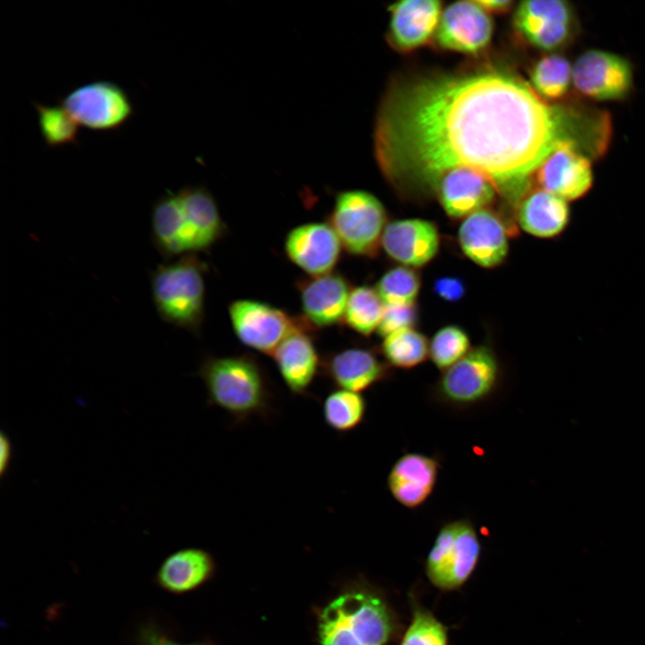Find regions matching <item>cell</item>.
<instances>
[{"instance_id":"obj_18","label":"cell","mask_w":645,"mask_h":645,"mask_svg":"<svg viewBox=\"0 0 645 645\" xmlns=\"http://www.w3.org/2000/svg\"><path fill=\"white\" fill-rule=\"evenodd\" d=\"M304 318L314 327H329L343 320L349 285L340 273L306 278L297 282Z\"/></svg>"},{"instance_id":"obj_31","label":"cell","mask_w":645,"mask_h":645,"mask_svg":"<svg viewBox=\"0 0 645 645\" xmlns=\"http://www.w3.org/2000/svg\"><path fill=\"white\" fill-rule=\"evenodd\" d=\"M37 111L38 124L45 144L59 148L77 144L78 124L63 106L32 103Z\"/></svg>"},{"instance_id":"obj_34","label":"cell","mask_w":645,"mask_h":645,"mask_svg":"<svg viewBox=\"0 0 645 645\" xmlns=\"http://www.w3.org/2000/svg\"><path fill=\"white\" fill-rule=\"evenodd\" d=\"M411 621L399 645H449L448 628L434 614L411 600Z\"/></svg>"},{"instance_id":"obj_13","label":"cell","mask_w":645,"mask_h":645,"mask_svg":"<svg viewBox=\"0 0 645 645\" xmlns=\"http://www.w3.org/2000/svg\"><path fill=\"white\" fill-rule=\"evenodd\" d=\"M341 245L331 224L324 222L296 227L285 240L288 259L311 277L331 273L340 260Z\"/></svg>"},{"instance_id":"obj_12","label":"cell","mask_w":645,"mask_h":645,"mask_svg":"<svg viewBox=\"0 0 645 645\" xmlns=\"http://www.w3.org/2000/svg\"><path fill=\"white\" fill-rule=\"evenodd\" d=\"M536 173L543 190L567 202L583 197L594 179L589 158L566 141L555 146Z\"/></svg>"},{"instance_id":"obj_29","label":"cell","mask_w":645,"mask_h":645,"mask_svg":"<svg viewBox=\"0 0 645 645\" xmlns=\"http://www.w3.org/2000/svg\"><path fill=\"white\" fill-rule=\"evenodd\" d=\"M382 352L390 365L410 369L426 361L429 342L421 332L407 328L384 337Z\"/></svg>"},{"instance_id":"obj_17","label":"cell","mask_w":645,"mask_h":645,"mask_svg":"<svg viewBox=\"0 0 645 645\" xmlns=\"http://www.w3.org/2000/svg\"><path fill=\"white\" fill-rule=\"evenodd\" d=\"M381 245L393 260L408 267H421L437 254L440 235L436 225L422 219H405L386 225Z\"/></svg>"},{"instance_id":"obj_5","label":"cell","mask_w":645,"mask_h":645,"mask_svg":"<svg viewBox=\"0 0 645 645\" xmlns=\"http://www.w3.org/2000/svg\"><path fill=\"white\" fill-rule=\"evenodd\" d=\"M482 546L472 522L460 519L440 529L426 560V573L443 591L462 587L475 572Z\"/></svg>"},{"instance_id":"obj_3","label":"cell","mask_w":645,"mask_h":645,"mask_svg":"<svg viewBox=\"0 0 645 645\" xmlns=\"http://www.w3.org/2000/svg\"><path fill=\"white\" fill-rule=\"evenodd\" d=\"M197 374L205 386L209 405L221 408L236 422L264 417L271 411L270 388L254 357L207 356Z\"/></svg>"},{"instance_id":"obj_22","label":"cell","mask_w":645,"mask_h":645,"mask_svg":"<svg viewBox=\"0 0 645 645\" xmlns=\"http://www.w3.org/2000/svg\"><path fill=\"white\" fill-rule=\"evenodd\" d=\"M389 10V38L400 50H412L427 42L442 14L441 2L435 0L400 1Z\"/></svg>"},{"instance_id":"obj_36","label":"cell","mask_w":645,"mask_h":645,"mask_svg":"<svg viewBox=\"0 0 645 645\" xmlns=\"http://www.w3.org/2000/svg\"><path fill=\"white\" fill-rule=\"evenodd\" d=\"M133 642L134 645H214L207 639L191 643L178 642L162 625L152 619H148L137 626Z\"/></svg>"},{"instance_id":"obj_20","label":"cell","mask_w":645,"mask_h":645,"mask_svg":"<svg viewBox=\"0 0 645 645\" xmlns=\"http://www.w3.org/2000/svg\"><path fill=\"white\" fill-rule=\"evenodd\" d=\"M440 464L431 456L409 452L400 457L389 471L388 489L402 506L416 509L433 494Z\"/></svg>"},{"instance_id":"obj_14","label":"cell","mask_w":645,"mask_h":645,"mask_svg":"<svg viewBox=\"0 0 645 645\" xmlns=\"http://www.w3.org/2000/svg\"><path fill=\"white\" fill-rule=\"evenodd\" d=\"M492 21L476 1H460L450 4L441 14L434 36L445 49L476 53L489 43Z\"/></svg>"},{"instance_id":"obj_30","label":"cell","mask_w":645,"mask_h":645,"mask_svg":"<svg viewBox=\"0 0 645 645\" xmlns=\"http://www.w3.org/2000/svg\"><path fill=\"white\" fill-rule=\"evenodd\" d=\"M384 309L375 288L360 286L350 290L343 321L355 331L367 336L377 330Z\"/></svg>"},{"instance_id":"obj_19","label":"cell","mask_w":645,"mask_h":645,"mask_svg":"<svg viewBox=\"0 0 645 645\" xmlns=\"http://www.w3.org/2000/svg\"><path fill=\"white\" fill-rule=\"evenodd\" d=\"M215 572V560L208 551L185 547L163 559L153 576V582L168 594L181 596L205 585Z\"/></svg>"},{"instance_id":"obj_27","label":"cell","mask_w":645,"mask_h":645,"mask_svg":"<svg viewBox=\"0 0 645 645\" xmlns=\"http://www.w3.org/2000/svg\"><path fill=\"white\" fill-rule=\"evenodd\" d=\"M572 82V67L569 61L558 54L540 58L532 67L530 83L532 89L543 99L549 101L563 99Z\"/></svg>"},{"instance_id":"obj_38","label":"cell","mask_w":645,"mask_h":645,"mask_svg":"<svg viewBox=\"0 0 645 645\" xmlns=\"http://www.w3.org/2000/svg\"><path fill=\"white\" fill-rule=\"evenodd\" d=\"M13 458V445L4 432L0 434V476L3 477L9 469Z\"/></svg>"},{"instance_id":"obj_7","label":"cell","mask_w":645,"mask_h":645,"mask_svg":"<svg viewBox=\"0 0 645 645\" xmlns=\"http://www.w3.org/2000/svg\"><path fill=\"white\" fill-rule=\"evenodd\" d=\"M499 379L500 366L494 351L477 346L443 371L434 387V396L452 407H470L487 400Z\"/></svg>"},{"instance_id":"obj_10","label":"cell","mask_w":645,"mask_h":645,"mask_svg":"<svg viewBox=\"0 0 645 645\" xmlns=\"http://www.w3.org/2000/svg\"><path fill=\"white\" fill-rule=\"evenodd\" d=\"M632 69L624 57L605 50L582 53L572 66V83L583 96L595 100H617L632 86Z\"/></svg>"},{"instance_id":"obj_39","label":"cell","mask_w":645,"mask_h":645,"mask_svg":"<svg viewBox=\"0 0 645 645\" xmlns=\"http://www.w3.org/2000/svg\"><path fill=\"white\" fill-rule=\"evenodd\" d=\"M486 12L503 13L510 8L511 1H476Z\"/></svg>"},{"instance_id":"obj_21","label":"cell","mask_w":645,"mask_h":645,"mask_svg":"<svg viewBox=\"0 0 645 645\" xmlns=\"http://www.w3.org/2000/svg\"><path fill=\"white\" fill-rule=\"evenodd\" d=\"M311 331L305 328L294 331L272 354L283 382L296 396L309 393L322 366Z\"/></svg>"},{"instance_id":"obj_28","label":"cell","mask_w":645,"mask_h":645,"mask_svg":"<svg viewBox=\"0 0 645 645\" xmlns=\"http://www.w3.org/2000/svg\"><path fill=\"white\" fill-rule=\"evenodd\" d=\"M366 400L360 392L338 389L330 392L322 404L326 425L338 433H347L364 420Z\"/></svg>"},{"instance_id":"obj_2","label":"cell","mask_w":645,"mask_h":645,"mask_svg":"<svg viewBox=\"0 0 645 645\" xmlns=\"http://www.w3.org/2000/svg\"><path fill=\"white\" fill-rule=\"evenodd\" d=\"M315 614L318 645H388L398 631L384 597L362 580L344 584Z\"/></svg>"},{"instance_id":"obj_25","label":"cell","mask_w":645,"mask_h":645,"mask_svg":"<svg viewBox=\"0 0 645 645\" xmlns=\"http://www.w3.org/2000/svg\"><path fill=\"white\" fill-rule=\"evenodd\" d=\"M567 201L543 189L525 195L520 202L517 219L531 236L552 238L561 235L570 222Z\"/></svg>"},{"instance_id":"obj_9","label":"cell","mask_w":645,"mask_h":645,"mask_svg":"<svg viewBox=\"0 0 645 645\" xmlns=\"http://www.w3.org/2000/svg\"><path fill=\"white\" fill-rule=\"evenodd\" d=\"M233 330L245 346L266 355L274 353L294 331L313 326L304 317H292L264 302L241 299L228 308Z\"/></svg>"},{"instance_id":"obj_33","label":"cell","mask_w":645,"mask_h":645,"mask_svg":"<svg viewBox=\"0 0 645 645\" xmlns=\"http://www.w3.org/2000/svg\"><path fill=\"white\" fill-rule=\"evenodd\" d=\"M471 349L467 332L458 325H446L429 342V357L440 370L445 371Z\"/></svg>"},{"instance_id":"obj_37","label":"cell","mask_w":645,"mask_h":645,"mask_svg":"<svg viewBox=\"0 0 645 645\" xmlns=\"http://www.w3.org/2000/svg\"><path fill=\"white\" fill-rule=\"evenodd\" d=\"M433 289L441 299L456 302L465 296L466 285L459 277L443 276L434 280Z\"/></svg>"},{"instance_id":"obj_35","label":"cell","mask_w":645,"mask_h":645,"mask_svg":"<svg viewBox=\"0 0 645 645\" xmlns=\"http://www.w3.org/2000/svg\"><path fill=\"white\" fill-rule=\"evenodd\" d=\"M415 305H385L378 333L383 338L400 330L412 328L417 321Z\"/></svg>"},{"instance_id":"obj_4","label":"cell","mask_w":645,"mask_h":645,"mask_svg":"<svg viewBox=\"0 0 645 645\" xmlns=\"http://www.w3.org/2000/svg\"><path fill=\"white\" fill-rule=\"evenodd\" d=\"M206 265L194 254L159 264L150 273L151 297L166 323L198 335L205 310Z\"/></svg>"},{"instance_id":"obj_24","label":"cell","mask_w":645,"mask_h":645,"mask_svg":"<svg viewBox=\"0 0 645 645\" xmlns=\"http://www.w3.org/2000/svg\"><path fill=\"white\" fill-rule=\"evenodd\" d=\"M324 372L339 389L361 392L386 378L387 368L374 352L351 348L331 355Z\"/></svg>"},{"instance_id":"obj_32","label":"cell","mask_w":645,"mask_h":645,"mask_svg":"<svg viewBox=\"0 0 645 645\" xmlns=\"http://www.w3.org/2000/svg\"><path fill=\"white\" fill-rule=\"evenodd\" d=\"M421 288L419 274L411 267L397 266L379 280L376 291L385 305H415Z\"/></svg>"},{"instance_id":"obj_6","label":"cell","mask_w":645,"mask_h":645,"mask_svg":"<svg viewBox=\"0 0 645 645\" xmlns=\"http://www.w3.org/2000/svg\"><path fill=\"white\" fill-rule=\"evenodd\" d=\"M330 221L349 254L373 256L386 227V211L374 194L349 190L337 195Z\"/></svg>"},{"instance_id":"obj_16","label":"cell","mask_w":645,"mask_h":645,"mask_svg":"<svg viewBox=\"0 0 645 645\" xmlns=\"http://www.w3.org/2000/svg\"><path fill=\"white\" fill-rule=\"evenodd\" d=\"M434 185L443 210L452 219L484 209L493 202L497 190L487 176L469 168L448 170Z\"/></svg>"},{"instance_id":"obj_15","label":"cell","mask_w":645,"mask_h":645,"mask_svg":"<svg viewBox=\"0 0 645 645\" xmlns=\"http://www.w3.org/2000/svg\"><path fill=\"white\" fill-rule=\"evenodd\" d=\"M458 240L463 254L484 268L501 264L509 251L507 227L501 217L486 209L464 219L459 228Z\"/></svg>"},{"instance_id":"obj_23","label":"cell","mask_w":645,"mask_h":645,"mask_svg":"<svg viewBox=\"0 0 645 645\" xmlns=\"http://www.w3.org/2000/svg\"><path fill=\"white\" fill-rule=\"evenodd\" d=\"M176 194L185 220L190 253L206 250L224 231L213 196L203 186H186Z\"/></svg>"},{"instance_id":"obj_26","label":"cell","mask_w":645,"mask_h":645,"mask_svg":"<svg viewBox=\"0 0 645 645\" xmlns=\"http://www.w3.org/2000/svg\"><path fill=\"white\" fill-rule=\"evenodd\" d=\"M150 228L151 243L166 261L190 254L185 220L176 193L168 192L154 202Z\"/></svg>"},{"instance_id":"obj_1","label":"cell","mask_w":645,"mask_h":645,"mask_svg":"<svg viewBox=\"0 0 645 645\" xmlns=\"http://www.w3.org/2000/svg\"><path fill=\"white\" fill-rule=\"evenodd\" d=\"M567 112L503 73L424 79L391 93L375 128V153L391 178L435 184L446 171L487 176L512 201L566 141Z\"/></svg>"},{"instance_id":"obj_11","label":"cell","mask_w":645,"mask_h":645,"mask_svg":"<svg viewBox=\"0 0 645 645\" xmlns=\"http://www.w3.org/2000/svg\"><path fill=\"white\" fill-rule=\"evenodd\" d=\"M514 23L532 46L554 50L564 46L573 35L574 15L565 1L529 0L517 7Z\"/></svg>"},{"instance_id":"obj_8","label":"cell","mask_w":645,"mask_h":645,"mask_svg":"<svg viewBox=\"0 0 645 645\" xmlns=\"http://www.w3.org/2000/svg\"><path fill=\"white\" fill-rule=\"evenodd\" d=\"M79 125L95 132H111L133 116V104L120 85L107 80L81 85L59 99Z\"/></svg>"}]
</instances>
